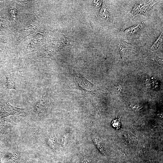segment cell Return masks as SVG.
<instances>
[{
  "mask_svg": "<svg viewBox=\"0 0 163 163\" xmlns=\"http://www.w3.org/2000/svg\"><path fill=\"white\" fill-rule=\"evenodd\" d=\"M26 163H41L38 161L32 160L27 161Z\"/></svg>",
  "mask_w": 163,
  "mask_h": 163,
  "instance_id": "cell-15",
  "label": "cell"
},
{
  "mask_svg": "<svg viewBox=\"0 0 163 163\" xmlns=\"http://www.w3.org/2000/svg\"><path fill=\"white\" fill-rule=\"evenodd\" d=\"M80 163H92V162L89 157L83 156L81 159Z\"/></svg>",
  "mask_w": 163,
  "mask_h": 163,
  "instance_id": "cell-12",
  "label": "cell"
},
{
  "mask_svg": "<svg viewBox=\"0 0 163 163\" xmlns=\"http://www.w3.org/2000/svg\"><path fill=\"white\" fill-rule=\"evenodd\" d=\"M112 126L116 129H119L121 126V122L120 119H116L113 120L111 123Z\"/></svg>",
  "mask_w": 163,
  "mask_h": 163,
  "instance_id": "cell-11",
  "label": "cell"
},
{
  "mask_svg": "<svg viewBox=\"0 0 163 163\" xmlns=\"http://www.w3.org/2000/svg\"><path fill=\"white\" fill-rule=\"evenodd\" d=\"M151 60L153 61H155L158 63L159 64L162 65L163 63V60L161 58H156L154 59H151Z\"/></svg>",
  "mask_w": 163,
  "mask_h": 163,
  "instance_id": "cell-13",
  "label": "cell"
},
{
  "mask_svg": "<svg viewBox=\"0 0 163 163\" xmlns=\"http://www.w3.org/2000/svg\"><path fill=\"white\" fill-rule=\"evenodd\" d=\"M5 23L4 20L0 19V30L4 29L5 27Z\"/></svg>",
  "mask_w": 163,
  "mask_h": 163,
  "instance_id": "cell-14",
  "label": "cell"
},
{
  "mask_svg": "<svg viewBox=\"0 0 163 163\" xmlns=\"http://www.w3.org/2000/svg\"><path fill=\"white\" fill-rule=\"evenodd\" d=\"M3 157V156L1 155H0V163H2V159Z\"/></svg>",
  "mask_w": 163,
  "mask_h": 163,
  "instance_id": "cell-16",
  "label": "cell"
},
{
  "mask_svg": "<svg viewBox=\"0 0 163 163\" xmlns=\"http://www.w3.org/2000/svg\"><path fill=\"white\" fill-rule=\"evenodd\" d=\"M32 138L37 145L46 147L55 151L58 148V143L54 134L45 132L41 130H37L33 134Z\"/></svg>",
  "mask_w": 163,
  "mask_h": 163,
  "instance_id": "cell-1",
  "label": "cell"
},
{
  "mask_svg": "<svg viewBox=\"0 0 163 163\" xmlns=\"http://www.w3.org/2000/svg\"><path fill=\"white\" fill-rule=\"evenodd\" d=\"M30 108H19L12 105L7 101L0 102V120L10 116L29 114Z\"/></svg>",
  "mask_w": 163,
  "mask_h": 163,
  "instance_id": "cell-3",
  "label": "cell"
},
{
  "mask_svg": "<svg viewBox=\"0 0 163 163\" xmlns=\"http://www.w3.org/2000/svg\"><path fill=\"white\" fill-rule=\"evenodd\" d=\"M2 139L0 138V155L3 157L9 153L5 144L2 143L1 141Z\"/></svg>",
  "mask_w": 163,
  "mask_h": 163,
  "instance_id": "cell-10",
  "label": "cell"
},
{
  "mask_svg": "<svg viewBox=\"0 0 163 163\" xmlns=\"http://www.w3.org/2000/svg\"><path fill=\"white\" fill-rule=\"evenodd\" d=\"M50 103L46 96L38 99L33 104L31 112L33 119L38 121L45 115L49 107Z\"/></svg>",
  "mask_w": 163,
  "mask_h": 163,
  "instance_id": "cell-4",
  "label": "cell"
},
{
  "mask_svg": "<svg viewBox=\"0 0 163 163\" xmlns=\"http://www.w3.org/2000/svg\"><path fill=\"white\" fill-rule=\"evenodd\" d=\"M128 43L125 42H121L119 44L118 51L121 57L122 58L124 52L127 49Z\"/></svg>",
  "mask_w": 163,
  "mask_h": 163,
  "instance_id": "cell-8",
  "label": "cell"
},
{
  "mask_svg": "<svg viewBox=\"0 0 163 163\" xmlns=\"http://www.w3.org/2000/svg\"><path fill=\"white\" fill-rule=\"evenodd\" d=\"M16 72H5L4 75L6 79L7 88L3 91L7 89H14L18 91L21 88L22 75Z\"/></svg>",
  "mask_w": 163,
  "mask_h": 163,
  "instance_id": "cell-5",
  "label": "cell"
},
{
  "mask_svg": "<svg viewBox=\"0 0 163 163\" xmlns=\"http://www.w3.org/2000/svg\"><path fill=\"white\" fill-rule=\"evenodd\" d=\"M163 42V32L159 36L157 40L155 41L153 45L151 46V49L152 50L155 51L161 47Z\"/></svg>",
  "mask_w": 163,
  "mask_h": 163,
  "instance_id": "cell-7",
  "label": "cell"
},
{
  "mask_svg": "<svg viewBox=\"0 0 163 163\" xmlns=\"http://www.w3.org/2000/svg\"><path fill=\"white\" fill-rule=\"evenodd\" d=\"M28 115L25 114L16 116H10L0 120V138L10 134L19 125L24 118Z\"/></svg>",
  "mask_w": 163,
  "mask_h": 163,
  "instance_id": "cell-2",
  "label": "cell"
},
{
  "mask_svg": "<svg viewBox=\"0 0 163 163\" xmlns=\"http://www.w3.org/2000/svg\"><path fill=\"white\" fill-rule=\"evenodd\" d=\"M18 139H14V148L12 153L5 158L4 163H18Z\"/></svg>",
  "mask_w": 163,
  "mask_h": 163,
  "instance_id": "cell-6",
  "label": "cell"
},
{
  "mask_svg": "<svg viewBox=\"0 0 163 163\" xmlns=\"http://www.w3.org/2000/svg\"><path fill=\"white\" fill-rule=\"evenodd\" d=\"M143 25L142 23L137 24L129 28L125 29H123V31L128 33H133L139 29Z\"/></svg>",
  "mask_w": 163,
  "mask_h": 163,
  "instance_id": "cell-9",
  "label": "cell"
}]
</instances>
